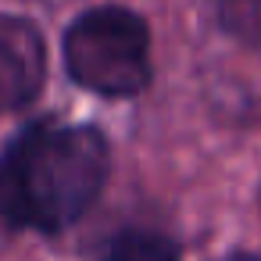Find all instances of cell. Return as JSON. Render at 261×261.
<instances>
[{"label":"cell","instance_id":"obj_6","mask_svg":"<svg viewBox=\"0 0 261 261\" xmlns=\"http://www.w3.org/2000/svg\"><path fill=\"white\" fill-rule=\"evenodd\" d=\"M218 261H261V254H254V250H232V254H225Z\"/></svg>","mask_w":261,"mask_h":261},{"label":"cell","instance_id":"obj_5","mask_svg":"<svg viewBox=\"0 0 261 261\" xmlns=\"http://www.w3.org/2000/svg\"><path fill=\"white\" fill-rule=\"evenodd\" d=\"M218 25L229 40L261 54V0H218Z\"/></svg>","mask_w":261,"mask_h":261},{"label":"cell","instance_id":"obj_4","mask_svg":"<svg viewBox=\"0 0 261 261\" xmlns=\"http://www.w3.org/2000/svg\"><path fill=\"white\" fill-rule=\"evenodd\" d=\"M100 261H182V250L175 240L154 229H122Z\"/></svg>","mask_w":261,"mask_h":261},{"label":"cell","instance_id":"obj_2","mask_svg":"<svg viewBox=\"0 0 261 261\" xmlns=\"http://www.w3.org/2000/svg\"><path fill=\"white\" fill-rule=\"evenodd\" d=\"M61 58L75 86L108 100L140 97L154 79L150 29L136 11L118 4L83 11L65 33Z\"/></svg>","mask_w":261,"mask_h":261},{"label":"cell","instance_id":"obj_1","mask_svg":"<svg viewBox=\"0 0 261 261\" xmlns=\"http://www.w3.org/2000/svg\"><path fill=\"white\" fill-rule=\"evenodd\" d=\"M111 143L90 122H29L0 150V218L15 229L61 236L100 200Z\"/></svg>","mask_w":261,"mask_h":261},{"label":"cell","instance_id":"obj_7","mask_svg":"<svg viewBox=\"0 0 261 261\" xmlns=\"http://www.w3.org/2000/svg\"><path fill=\"white\" fill-rule=\"evenodd\" d=\"M257 207H261V186H257Z\"/></svg>","mask_w":261,"mask_h":261},{"label":"cell","instance_id":"obj_3","mask_svg":"<svg viewBox=\"0 0 261 261\" xmlns=\"http://www.w3.org/2000/svg\"><path fill=\"white\" fill-rule=\"evenodd\" d=\"M47 83L43 33L22 15H0V118L29 108Z\"/></svg>","mask_w":261,"mask_h":261}]
</instances>
